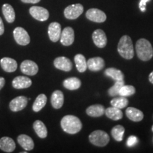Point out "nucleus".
<instances>
[{
    "label": "nucleus",
    "mask_w": 153,
    "mask_h": 153,
    "mask_svg": "<svg viewBox=\"0 0 153 153\" xmlns=\"http://www.w3.org/2000/svg\"><path fill=\"white\" fill-rule=\"evenodd\" d=\"M152 131H153V126H152Z\"/></svg>",
    "instance_id": "nucleus-40"
},
{
    "label": "nucleus",
    "mask_w": 153,
    "mask_h": 153,
    "mask_svg": "<svg viewBox=\"0 0 153 153\" xmlns=\"http://www.w3.org/2000/svg\"><path fill=\"white\" fill-rule=\"evenodd\" d=\"M20 69L23 73L28 76L36 75L38 72V67L35 62L32 60H26L21 64Z\"/></svg>",
    "instance_id": "nucleus-9"
},
{
    "label": "nucleus",
    "mask_w": 153,
    "mask_h": 153,
    "mask_svg": "<svg viewBox=\"0 0 153 153\" xmlns=\"http://www.w3.org/2000/svg\"><path fill=\"white\" fill-rule=\"evenodd\" d=\"M16 148L14 140L9 137H2L0 139V149L5 152H12Z\"/></svg>",
    "instance_id": "nucleus-19"
},
{
    "label": "nucleus",
    "mask_w": 153,
    "mask_h": 153,
    "mask_svg": "<svg viewBox=\"0 0 153 153\" xmlns=\"http://www.w3.org/2000/svg\"><path fill=\"white\" fill-rule=\"evenodd\" d=\"M125 133V128L123 126L118 125L114 126L111 130V135L115 140L120 142L123 140V135Z\"/></svg>",
    "instance_id": "nucleus-30"
},
{
    "label": "nucleus",
    "mask_w": 153,
    "mask_h": 153,
    "mask_svg": "<svg viewBox=\"0 0 153 153\" xmlns=\"http://www.w3.org/2000/svg\"><path fill=\"white\" fill-rule=\"evenodd\" d=\"M149 81L152 84H153V71L149 74Z\"/></svg>",
    "instance_id": "nucleus-39"
},
{
    "label": "nucleus",
    "mask_w": 153,
    "mask_h": 153,
    "mask_svg": "<svg viewBox=\"0 0 153 153\" xmlns=\"http://www.w3.org/2000/svg\"><path fill=\"white\" fill-rule=\"evenodd\" d=\"M111 104L112 106L116 107V108H119V109H122V108H125L128 104V100L125 97H118V98H114L111 101Z\"/></svg>",
    "instance_id": "nucleus-31"
},
{
    "label": "nucleus",
    "mask_w": 153,
    "mask_h": 153,
    "mask_svg": "<svg viewBox=\"0 0 153 153\" xmlns=\"http://www.w3.org/2000/svg\"><path fill=\"white\" fill-rule=\"evenodd\" d=\"M105 114L110 119L114 120H120L123 118V114L120 109L116 107H108V108L105 109Z\"/></svg>",
    "instance_id": "nucleus-24"
},
{
    "label": "nucleus",
    "mask_w": 153,
    "mask_h": 153,
    "mask_svg": "<svg viewBox=\"0 0 153 153\" xmlns=\"http://www.w3.org/2000/svg\"><path fill=\"white\" fill-rule=\"evenodd\" d=\"M29 13L32 17L40 22H45L49 18L48 11L42 7L33 6L30 8Z\"/></svg>",
    "instance_id": "nucleus-8"
},
{
    "label": "nucleus",
    "mask_w": 153,
    "mask_h": 153,
    "mask_svg": "<svg viewBox=\"0 0 153 153\" xmlns=\"http://www.w3.org/2000/svg\"><path fill=\"white\" fill-rule=\"evenodd\" d=\"M126 114L130 120L134 122L141 121L144 118L143 113L134 107H128L126 111Z\"/></svg>",
    "instance_id": "nucleus-20"
},
{
    "label": "nucleus",
    "mask_w": 153,
    "mask_h": 153,
    "mask_svg": "<svg viewBox=\"0 0 153 153\" xmlns=\"http://www.w3.org/2000/svg\"><path fill=\"white\" fill-rule=\"evenodd\" d=\"M21 1L26 4H36L39 2L41 0H21Z\"/></svg>",
    "instance_id": "nucleus-37"
},
{
    "label": "nucleus",
    "mask_w": 153,
    "mask_h": 153,
    "mask_svg": "<svg viewBox=\"0 0 153 153\" xmlns=\"http://www.w3.org/2000/svg\"><path fill=\"white\" fill-rule=\"evenodd\" d=\"M1 68L7 72H14L17 69V62L11 57H3L0 60Z\"/></svg>",
    "instance_id": "nucleus-17"
},
{
    "label": "nucleus",
    "mask_w": 153,
    "mask_h": 153,
    "mask_svg": "<svg viewBox=\"0 0 153 153\" xmlns=\"http://www.w3.org/2000/svg\"><path fill=\"white\" fill-rule=\"evenodd\" d=\"M17 141H18L19 144L24 148L25 150L30 151L32 150L34 148V143L33 139L30 136L25 134H22V135H19L17 137Z\"/></svg>",
    "instance_id": "nucleus-18"
},
{
    "label": "nucleus",
    "mask_w": 153,
    "mask_h": 153,
    "mask_svg": "<svg viewBox=\"0 0 153 153\" xmlns=\"http://www.w3.org/2000/svg\"><path fill=\"white\" fill-rule=\"evenodd\" d=\"M51 104L53 107L56 109H59L64 104V95L60 90H56L52 94L51 96Z\"/></svg>",
    "instance_id": "nucleus-21"
},
{
    "label": "nucleus",
    "mask_w": 153,
    "mask_h": 153,
    "mask_svg": "<svg viewBox=\"0 0 153 153\" xmlns=\"http://www.w3.org/2000/svg\"><path fill=\"white\" fill-rule=\"evenodd\" d=\"M32 85V81L28 76H18L12 81V86L15 89H26L30 87Z\"/></svg>",
    "instance_id": "nucleus-16"
},
{
    "label": "nucleus",
    "mask_w": 153,
    "mask_h": 153,
    "mask_svg": "<svg viewBox=\"0 0 153 153\" xmlns=\"http://www.w3.org/2000/svg\"><path fill=\"white\" fill-rule=\"evenodd\" d=\"M33 129L37 134V135L41 138H45L48 135V130L46 126H45L41 120H37L33 123Z\"/></svg>",
    "instance_id": "nucleus-23"
},
{
    "label": "nucleus",
    "mask_w": 153,
    "mask_h": 153,
    "mask_svg": "<svg viewBox=\"0 0 153 153\" xmlns=\"http://www.w3.org/2000/svg\"><path fill=\"white\" fill-rule=\"evenodd\" d=\"M2 13L4 16L8 23H13L15 20V11L13 7L9 4H4L2 6Z\"/></svg>",
    "instance_id": "nucleus-25"
},
{
    "label": "nucleus",
    "mask_w": 153,
    "mask_h": 153,
    "mask_svg": "<svg viewBox=\"0 0 153 153\" xmlns=\"http://www.w3.org/2000/svg\"><path fill=\"white\" fill-rule=\"evenodd\" d=\"M86 113L91 117H100L105 114V108L101 104L91 105L87 108Z\"/></svg>",
    "instance_id": "nucleus-22"
},
{
    "label": "nucleus",
    "mask_w": 153,
    "mask_h": 153,
    "mask_svg": "<svg viewBox=\"0 0 153 153\" xmlns=\"http://www.w3.org/2000/svg\"><path fill=\"white\" fill-rule=\"evenodd\" d=\"M137 142H138V140L137 137L134 136V135H131L128 138L127 140V145L128 147H133L135 145H136Z\"/></svg>",
    "instance_id": "nucleus-34"
},
{
    "label": "nucleus",
    "mask_w": 153,
    "mask_h": 153,
    "mask_svg": "<svg viewBox=\"0 0 153 153\" xmlns=\"http://www.w3.org/2000/svg\"><path fill=\"white\" fill-rule=\"evenodd\" d=\"M14 40L19 45H27L30 43V36L28 32L22 27H16L13 32Z\"/></svg>",
    "instance_id": "nucleus-6"
},
{
    "label": "nucleus",
    "mask_w": 153,
    "mask_h": 153,
    "mask_svg": "<svg viewBox=\"0 0 153 153\" xmlns=\"http://www.w3.org/2000/svg\"><path fill=\"white\" fill-rule=\"evenodd\" d=\"M48 36L51 41L57 42L60 39L61 36V26L59 23L53 22L48 26Z\"/></svg>",
    "instance_id": "nucleus-14"
},
{
    "label": "nucleus",
    "mask_w": 153,
    "mask_h": 153,
    "mask_svg": "<svg viewBox=\"0 0 153 153\" xmlns=\"http://www.w3.org/2000/svg\"><path fill=\"white\" fill-rule=\"evenodd\" d=\"M118 52L120 56L126 60H131L134 57V48L130 36H123L118 44Z\"/></svg>",
    "instance_id": "nucleus-3"
},
{
    "label": "nucleus",
    "mask_w": 153,
    "mask_h": 153,
    "mask_svg": "<svg viewBox=\"0 0 153 153\" xmlns=\"http://www.w3.org/2000/svg\"><path fill=\"white\" fill-rule=\"evenodd\" d=\"M86 17L96 23H103L106 20V15L104 11L96 8L89 9L86 12Z\"/></svg>",
    "instance_id": "nucleus-7"
},
{
    "label": "nucleus",
    "mask_w": 153,
    "mask_h": 153,
    "mask_svg": "<svg viewBox=\"0 0 153 153\" xmlns=\"http://www.w3.org/2000/svg\"><path fill=\"white\" fill-rule=\"evenodd\" d=\"M54 65L58 70L69 72L72 69V62L66 57H58L55 59Z\"/></svg>",
    "instance_id": "nucleus-13"
},
{
    "label": "nucleus",
    "mask_w": 153,
    "mask_h": 153,
    "mask_svg": "<svg viewBox=\"0 0 153 153\" xmlns=\"http://www.w3.org/2000/svg\"><path fill=\"white\" fill-rule=\"evenodd\" d=\"M105 74L108 77H111L115 81H120V80H124V74L120 70L114 68H107L104 72Z\"/></svg>",
    "instance_id": "nucleus-27"
},
{
    "label": "nucleus",
    "mask_w": 153,
    "mask_h": 153,
    "mask_svg": "<svg viewBox=\"0 0 153 153\" xmlns=\"http://www.w3.org/2000/svg\"><path fill=\"white\" fill-rule=\"evenodd\" d=\"M5 85V79L4 77L0 76V90L4 87Z\"/></svg>",
    "instance_id": "nucleus-38"
},
{
    "label": "nucleus",
    "mask_w": 153,
    "mask_h": 153,
    "mask_svg": "<svg viewBox=\"0 0 153 153\" xmlns=\"http://www.w3.org/2000/svg\"><path fill=\"white\" fill-rule=\"evenodd\" d=\"M76 68L79 72H85L87 69V62L85 57L82 54H76L74 56Z\"/></svg>",
    "instance_id": "nucleus-28"
},
{
    "label": "nucleus",
    "mask_w": 153,
    "mask_h": 153,
    "mask_svg": "<svg viewBox=\"0 0 153 153\" xmlns=\"http://www.w3.org/2000/svg\"><path fill=\"white\" fill-rule=\"evenodd\" d=\"M92 39L96 46L99 48H103L107 44V38L106 33L101 29H97L93 32Z\"/></svg>",
    "instance_id": "nucleus-12"
},
{
    "label": "nucleus",
    "mask_w": 153,
    "mask_h": 153,
    "mask_svg": "<svg viewBox=\"0 0 153 153\" xmlns=\"http://www.w3.org/2000/svg\"><path fill=\"white\" fill-rule=\"evenodd\" d=\"M150 1V0H140L139 4V7L141 11L145 12V10H146V4Z\"/></svg>",
    "instance_id": "nucleus-35"
},
{
    "label": "nucleus",
    "mask_w": 153,
    "mask_h": 153,
    "mask_svg": "<svg viewBox=\"0 0 153 153\" xmlns=\"http://www.w3.org/2000/svg\"><path fill=\"white\" fill-rule=\"evenodd\" d=\"M89 140L91 144L97 147H104L109 143L110 137L108 133L104 131L97 130L93 131L89 136Z\"/></svg>",
    "instance_id": "nucleus-4"
},
{
    "label": "nucleus",
    "mask_w": 153,
    "mask_h": 153,
    "mask_svg": "<svg viewBox=\"0 0 153 153\" xmlns=\"http://www.w3.org/2000/svg\"><path fill=\"white\" fill-rule=\"evenodd\" d=\"M84 11V7L81 4H74L67 7L64 10L65 17L70 20L77 19Z\"/></svg>",
    "instance_id": "nucleus-5"
},
{
    "label": "nucleus",
    "mask_w": 153,
    "mask_h": 153,
    "mask_svg": "<svg viewBox=\"0 0 153 153\" xmlns=\"http://www.w3.org/2000/svg\"><path fill=\"white\" fill-rule=\"evenodd\" d=\"M74 41V32L71 27L65 28L61 33L60 42L65 46L71 45Z\"/></svg>",
    "instance_id": "nucleus-11"
},
{
    "label": "nucleus",
    "mask_w": 153,
    "mask_h": 153,
    "mask_svg": "<svg viewBox=\"0 0 153 153\" xmlns=\"http://www.w3.org/2000/svg\"><path fill=\"white\" fill-rule=\"evenodd\" d=\"M63 131L69 134H76L82 130V123L79 118L72 115H67L62 118L60 122Z\"/></svg>",
    "instance_id": "nucleus-1"
},
{
    "label": "nucleus",
    "mask_w": 153,
    "mask_h": 153,
    "mask_svg": "<svg viewBox=\"0 0 153 153\" xmlns=\"http://www.w3.org/2000/svg\"><path fill=\"white\" fill-rule=\"evenodd\" d=\"M124 85V80H120V81H116V83L114 86H112L108 90V94L110 97H116L118 95L119 91L123 86Z\"/></svg>",
    "instance_id": "nucleus-32"
},
{
    "label": "nucleus",
    "mask_w": 153,
    "mask_h": 153,
    "mask_svg": "<svg viewBox=\"0 0 153 153\" xmlns=\"http://www.w3.org/2000/svg\"><path fill=\"white\" fill-rule=\"evenodd\" d=\"M47 103V97L44 94H41L36 97L35 101H34L33 106H32V108H33V111L35 112H38L40 111L42 108H43L44 106L46 105Z\"/></svg>",
    "instance_id": "nucleus-29"
},
{
    "label": "nucleus",
    "mask_w": 153,
    "mask_h": 153,
    "mask_svg": "<svg viewBox=\"0 0 153 153\" xmlns=\"http://www.w3.org/2000/svg\"><path fill=\"white\" fill-rule=\"evenodd\" d=\"M135 93V89L133 86L132 85H125L120 88L119 91V94L121 97H130V96L133 95Z\"/></svg>",
    "instance_id": "nucleus-33"
},
{
    "label": "nucleus",
    "mask_w": 153,
    "mask_h": 153,
    "mask_svg": "<svg viewBox=\"0 0 153 153\" xmlns=\"http://www.w3.org/2000/svg\"><path fill=\"white\" fill-rule=\"evenodd\" d=\"M28 104V99L24 96H19L11 101L9 103V108L11 111L17 112L26 108Z\"/></svg>",
    "instance_id": "nucleus-10"
},
{
    "label": "nucleus",
    "mask_w": 153,
    "mask_h": 153,
    "mask_svg": "<svg viewBox=\"0 0 153 153\" xmlns=\"http://www.w3.org/2000/svg\"><path fill=\"white\" fill-rule=\"evenodd\" d=\"M135 50L140 60L148 61L153 57V48L150 41L145 38H140L137 41Z\"/></svg>",
    "instance_id": "nucleus-2"
},
{
    "label": "nucleus",
    "mask_w": 153,
    "mask_h": 153,
    "mask_svg": "<svg viewBox=\"0 0 153 153\" xmlns=\"http://www.w3.org/2000/svg\"><path fill=\"white\" fill-rule=\"evenodd\" d=\"M4 32V26L3 21L0 17V36H1Z\"/></svg>",
    "instance_id": "nucleus-36"
},
{
    "label": "nucleus",
    "mask_w": 153,
    "mask_h": 153,
    "mask_svg": "<svg viewBox=\"0 0 153 153\" xmlns=\"http://www.w3.org/2000/svg\"><path fill=\"white\" fill-rule=\"evenodd\" d=\"M63 86L69 90H76L81 87V81L76 77H70L63 81Z\"/></svg>",
    "instance_id": "nucleus-26"
},
{
    "label": "nucleus",
    "mask_w": 153,
    "mask_h": 153,
    "mask_svg": "<svg viewBox=\"0 0 153 153\" xmlns=\"http://www.w3.org/2000/svg\"><path fill=\"white\" fill-rule=\"evenodd\" d=\"M87 68L93 72H98L102 70L105 66L104 59L100 57H95L90 58L87 61Z\"/></svg>",
    "instance_id": "nucleus-15"
}]
</instances>
